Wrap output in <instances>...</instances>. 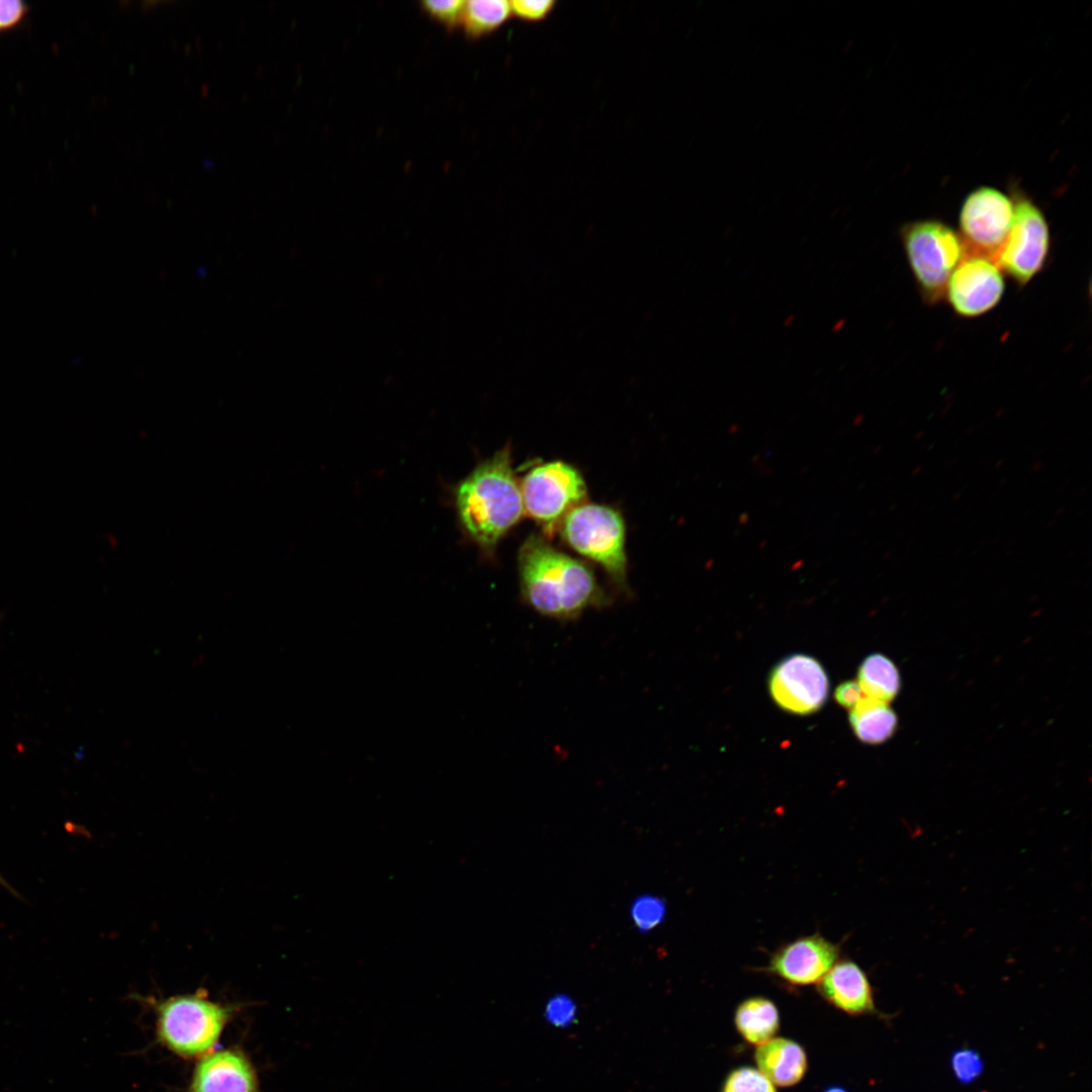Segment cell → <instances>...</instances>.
Listing matches in <instances>:
<instances>
[{"label": "cell", "mask_w": 1092, "mask_h": 1092, "mask_svg": "<svg viewBox=\"0 0 1092 1092\" xmlns=\"http://www.w3.org/2000/svg\"><path fill=\"white\" fill-rule=\"evenodd\" d=\"M452 496L462 533L481 552L491 555L525 515L510 446L478 463L454 485Z\"/></svg>", "instance_id": "obj_1"}, {"label": "cell", "mask_w": 1092, "mask_h": 1092, "mask_svg": "<svg viewBox=\"0 0 1092 1092\" xmlns=\"http://www.w3.org/2000/svg\"><path fill=\"white\" fill-rule=\"evenodd\" d=\"M518 565L522 597L543 616L575 619L586 609L607 603L592 569L540 536L526 539Z\"/></svg>", "instance_id": "obj_2"}, {"label": "cell", "mask_w": 1092, "mask_h": 1092, "mask_svg": "<svg viewBox=\"0 0 1092 1092\" xmlns=\"http://www.w3.org/2000/svg\"><path fill=\"white\" fill-rule=\"evenodd\" d=\"M160 1042L184 1059L202 1057L218 1041L235 1007L212 1001L203 990L151 1002Z\"/></svg>", "instance_id": "obj_3"}, {"label": "cell", "mask_w": 1092, "mask_h": 1092, "mask_svg": "<svg viewBox=\"0 0 1092 1092\" xmlns=\"http://www.w3.org/2000/svg\"><path fill=\"white\" fill-rule=\"evenodd\" d=\"M900 238L922 299L928 304L943 299L949 277L966 255L959 233L928 218L902 225Z\"/></svg>", "instance_id": "obj_4"}, {"label": "cell", "mask_w": 1092, "mask_h": 1092, "mask_svg": "<svg viewBox=\"0 0 1092 1092\" xmlns=\"http://www.w3.org/2000/svg\"><path fill=\"white\" fill-rule=\"evenodd\" d=\"M560 530L568 546L602 566L618 584H625V524L618 511L581 504L566 514Z\"/></svg>", "instance_id": "obj_5"}, {"label": "cell", "mask_w": 1092, "mask_h": 1092, "mask_svg": "<svg viewBox=\"0 0 1092 1092\" xmlns=\"http://www.w3.org/2000/svg\"><path fill=\"white\" fill-rule=\"evenodd\" d=\"M1012 199V224L994 261L1016 284L1024 286L1044 266L1051 233L1042 210L1031 199L1019 192Z\"/></svg>", "instance_id": "obj_6"}, {"label": "cell", "mask_w": 1092, "mask_h": 1092, "mask_svg": "<svg viewBox=\"0 0 1092 1092\" xmlns=\"http://www.w3.org/2000/svg\"><path fill=\"white\" fill-rule=\"evenodd\" d=\"M520 488L525 514L548 530L586 497V485L579 471L558 460L531 468Z\"/></svg>", "instance_id": "obj_7"}, {"label": "cell", "mask_w": 1092, "mask_h": 1092, "mask_svg": "<svg viewBox=\"0 0 1092 1092\" xmlns=\"http://www.w3.org/2000/svg\"><path fill=\"white\" fill-rule=\"evenodd\" d=\"M1013 215L1011 196L991 186L974 189L964 199L959 214V235L966 252L994 260L1010 231Z\"/></svg>", "instance_id": "obj_8"}, {"label": "cell", "mask_w": 1092, "mask_h": 1092, "mask_svg": "<svg viewBox=\"0 0 1092 1092\" xmlns=\"http://www.w3.org/2000/svg\"><path fill=\"white\" fill-rule=\"evenodd\" d=\"M1004 291V275L995 261L966 252L949 277L944 297L958 315L976 317L993 309Z\"/></svg>", "instance_id": "obj_9"}, {"label": "cell", "mask_w": 1092, "mask_h": 1092, "mask_svg": "<svg viewBox=\"0 0 1092 1092\" xmlns=\"http://www.w3.org/2000/svg\"><path fill=\"white\" fill-rule=\"evenodd\" d=\"M768 686L772 699L782 709L799 715L818 711L829 690L823 666L805 654L781 660L770 672Z\"/></svg>", "instance_id": "obj_10"}, {"label": "cell", "mask_w": 1092, "mask_h": 1092, "mask_svg": "<svg viewBox=\"0 0 1092 1092\" xmlns=\"http://www.w3.org/2000/svg\"><path fill=\"white\" fill-rule=\"evenodd\" d=\"M840 943L820 932L800 936L778 947L758 971L791 987L817 984L840 959Z\"/></svg>", "instance_id": "obj_11"}, {"label": "cell", "mask_w": 1092, "mask_h": 1092, "mask_svg": "<svg viewBox=\"0 0 1092 1092\" xmlns=\"http://www.w3.org/2000/svg\"><path fill=\"white\" fill-rule=\"evenodd\" d=\"M188 1092H260L256 1070L237 1048L210 1052L196 1064Z\"/></svg>", "instance_id": "obj_12"}, {"label": "cell", "mask_w": 1092, "mask_h": 1092, "mask_svg": "<svg viewBox=\"0 0 1092 1092\" xmlns=\"http://www.w3.org/2000/svg\"><path fill=\"white\" fill-rule=\"evenodd\" d=\"M816 985L818 994L844 1013L863 1015L876 1010L870 980L850 959H839Z\"/></svg>", "instance_id": "obj_13"}, {"label": "cell", "mask_w": 1092, "mask_h": 1092, "mask_svg": "<svg viewBox=\"0 0 1092 1092\" xmlns=\"http://www.w3.org/2000/svg\"><path fill=\"white\" fill-rule=\"evenodd\" d=\"M754 1061L757 1070L780 1087L798 1084L808 1069L807 1055L803 1046L785 1037H772L757 1045Z\"/></svg>", "instance_id": "obj_14"}, {"label": "cell", "mask_w": 1092, "mask_h": 1092, "mask_svg": "<svg viewBox=\"0 0 1092 1092\" xmlns=\"http://www.w3.org/2000/svg\"><path fill=\"white\" fill-rule=\"evenodd\" d=\"M734 1023L737 1032L748 1043L760 1045L775 1037L780 1029L777 1005L763 996L746 998L736 1007Z\"/></svg>", "instance_id": "obj_15"}, {"label": "cell", "mask_w": 1092, "mask_h": 1092, "mask_svg": "<svg viewBox=\"0 0 1092 1092\" xmlns=\"http://www.w3.org/2000/svg\"><path fill=\"white\" fill-rule=\"evenodd\" d=\"M849 722L860 741L879 744L894 734L898 719L889 704L863 696L850 710Z\"/></svg>", "instance_id": "obj_16"}, {"label": "cell", "mask_w": 1092, "mask_h": 1092, "mask_svg": "<svg viewBox=\"0 0 1092 1092\" xmlns=\"http://www.w3.org/2000/svg\"><path fill=\"white\" fill-rule=\"evenodd\" d=\"M857 682L863 696L889 704L900 690V674L894 662L879 653L864 658L858 667Z\"/></svg>", "instance_id": "obj_17"}, {"label": "cell", "mask_w": 1092, "mask_h": 1092, "mask_svg": "<svg viewBox=\"0 0 1092 1092\" xmlns=\"http://www.w3.org/2000/svg\"><path fill=\"white\" fill-rule=\"evenodd\" d=\"M512 16L510 1H465L461 24L469 37L478 38L493 32Z\"/></svg>", "instance_id": "obj_18"}, {"label": "cell", "mask_w": 1092, "mask_h": 1092, "mask_svg": "<svg viewBox=\"0 0 1092 1092\" xmlns=\"http://www.w3.org/2000/svg\"><path fill=\"white\" fill-rule=\"evenodd\" d=\"M721 1092H777L774 1084L758 1070L741 1067L726 1078Z\"/></svg>", "instance_id": "obj_19"}, {"label": "cell", "mask_w": 1092, "mask_h": 1092, "mask_svg": "<svg viewBox=\"0 0 1092 1092\" xmlns=\"http://www.w3.org/2000/svg\"><path fill=\"white\" fill-rule=\"evenodd\" d=\"M464 4L463 0H427L421 6L431 17L454 28L461 24Z\"/></svg>", "instance_id": "obj_20"}, {"label": "cell", "mask_w": 1092, "mask_h": 1092, "mask_svg": "<svg viewBox=\"0 0 1092 1092\" xmlns=\"http://www.w3.org/2000/svg\"><path fill=\"white\" fill-rule=\"evenodd\" d=\"M951 1067L961 1082L970 1083L980 1076L983 1063L975 1051L961 1050L952 1055Z\"/></svg>", "instance_id": "obj_21"}, {"label": "cell", "mask_w": 1092, "mask_h": 1092, "mask_svg": "<svg viewBox=\"0 0 1092 1092\" xmlns=\"http://www.w3.org/2000/svg\"><path fill=\"white\" fill-rule=\"evenodd\" d=\"M553 0H514L510 1L512 16L529 22L545 19L554 9Z\"/></svg>", "instance_id": "obj_22"}, {"label": "cell", "mask_w": 1092, "mask_h": 1092, "mask_svg": "<svg viewBox=\"0 0 1092 1092\" xmlns=\"http://www.w3.org/2000/svg\"><path fill=\"white\" fill-rule=\"evenodd\" d=\"M28 6L20 0H0V33L18 25L26 16Z\"/></svg>", "instance_id": "obj_23"}, {"label": "cell", "mask_w": 1092, "mask_h": 1092, "mask_svg": "<svg viewBox=\"0 0 1092 1092\" xmlns=\"http://www.w3.org/2000/svg\"><path fill=\"white\" fill-rule=\"evenodd\" d=\"M863 697L860 687L856 680H846L841 682L834 692V698L836 702L851 710Z\"/></svg>", "instance_id": "obj_24"}, {"label": "cell", "mask_w": 1092, "mask_h": 1092, "mask_svg": "<svg viewBox=\"0 0 1092 1092\" xmlns=\"http://www.w3.org/2000/svg\"><path fill=\"white\" fill-rule=\"evenodd\" d=\"M824 1092H847L845 1089L839 1086H832L826 1089Z\"/></svg>", "instance_id": "obj_25"}, {"label": "cell", "mask_w": 1092, "mask_h": 1092, "mask_svg": "<svg viewBox=\"0 0 1092 1092\" xmlns=\"http://www.w3.org/2000/svg\"><path fill=\"white\" fill-rule=\"evenodd\" d=\"M1042 466H1043V464H1042V463H1041L1040 461H1035V462H1034V463H1033V464L1031 465V470H1032V471H1039V470H1040V469L1042 468Z\"/></svg>", "instance_id": "obj_26"}, {"label": "cell", "mask_w": 1092, "mask_h": 1092, "mask_svg": "<svg viewBox=\"0 0 1092 1092\" xmlns=\"http://www.w3.org/2000/svg\"><path fill=\"white\" fill-rule=\"evenodd\" d=\"M921 468H922V466H921V465L917 466V467H916V468H915V469H914V470L912 471V475H916V474H917V473H918V472H919V471L921 470Z\"/></svg>", "instance_id": "obj_27"}, {"label": "cell", "mask_w": 1092, "mask_h": 1092, "mask_svg": "<svg viewBox=\"0 0 1092 1092\" xmlns=\"http://www.w3.org/2000/svg\"><path fill=\"white\" fill-rule=\"evenodd\" d=\"M1003 464H1004V460H999V462L995 465V468L998 469Z\"/></svg>", "instance_id": "obj_28"}, {"label": "cell", "mask_w": 1092, "mask_h": 1092, "mask_svg": "<svg viewBox=\"0 0 1092 1092\" xmlns=\"http://www.w3.org/2000/svg\"><path fill=\"white\" fill-rule=\"evenodd\" d=\"M961 495H962V492H958V494H956V495H954V496L952 497V499H953V500H957V499H958V498H959V497H960Z\"/></svg>", "instance_id": "obj_29"}]
</instances>
